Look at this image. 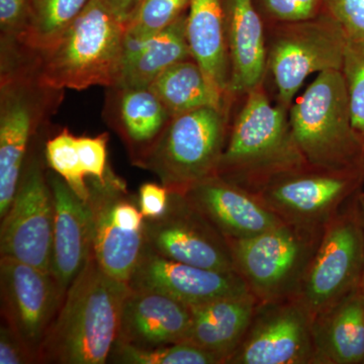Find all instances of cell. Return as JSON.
Masks as SVG:
<instances>
[{
  "label": "cell",
  "instance_id": "obj_1",
  "mask_svg": "<svg viewBox=\"0 0 364 364\" xmlns=\"http://www.w3.org/2000/svg\"><path fill=\"white\" fill-rule=\"evenodd\" d=\"M127 282L107 274L91 255L67 291L38 351V363L105 364L121 328Z\"/></svg>",
  "mask_w": 364,
  "mask_h": 364
},
{
  "label": "cell",
  "instance_id": "obj_2",
  "mask_svg": "<svg viewBox=\"0 0 364 364\" xmlns=\"http://www.w3.org/2000/svg\"><path fill=\"white\" fill-rule=\"evenodd\" d=\"M236 105L218 176L257 193L279 176L309 165L294 140L289 112L270 100L265 83Z\"/></svg>",
  "mask_w": 364,
  "mask_h": 364
},
{
  "label": "cell",
  "instance_id": "obj_3",
  "mask_svg": "<svg viewBox=\"0 0 364 364\" xmlns=\"http://www.w3.org/2000/svg\"><path fill=\"white\" fill-rule=\"evenodd\" d=\"M126 31L105 0H91L61 38L35 55L41 85L52 90L117 87L121 75Z\"/></svg>",
  "mask_w": 364,
  "mask_h": 364
},
{
  "label": "cell",
  "instance_id": "obj_4",
  "mask_svg": "<svg viewBox=\"0 0 364 364\" xmlns=\"http://www.w3.org/2000/svg\"><path fill=\"white\" fill-rule=\"evenodd\" d=\"M289 121L296 145L311 166L336 171L363 170L364 145L352 126L341 70L318 73L294 100Z\"/></svg>",
  "mask_w": 364,
  "mask_h": 364
},
{
  "label": "cell",
  "instance_id": "obj_5",
  "mask_svg": "<svg viewBox=\"0 0 364 364\" xmlns=\"http://www.w3.org/2000/svg\"><path fill=\"white\" fill-rule=\"evenodd\" d=\"M231 116L225 109L203 107L172 117L135 164L153 172L170 193L183 195L217 174Z\"/></svg>",
  "mask_w": 364,
  "mask_h": 364
},
{
  "label": "cell",
  "instance_id": "obj_6",
  "mask_svg": "<svg viewBox=\"0 0 364 364\" xmlns=\"http://www.w3.org/2000/svg\"><path fill=\"white\" fill-rule=\"evenodd\" d=\"M323 232L282 223L244 240H228L235 272L258 303L298 298Z\"/></svg>",
  "mask_w": 364,
  "mask_h": 364
},
{
  "label": "cell",
  "instance_id": "obj_7",
  "mask_svg": "<svg viewBox=\"0 0 364 364\" xmlns=\"http://www.w3.org/2000/svg\"><path fill=\"white\" fill-rule=\"evenodd\" d=\"M267 28V78L275 88L274 102L289 112L306 79L341 70L346 33L331 14ZM267 80V79H265Z\"/></svg>",
  "mask_w": 364,
  "mask_h": 364
},
{
  "label": "cell",
  "instance_id": "obj_8",
  "mask_svg": "<svg viewBox=\"0 0 364 364\" xmlns=\"http://www.w3.org/2000/svg\"><path fill=\"white\" fill-rule=\"evenodd\" d=\"M356 193L325 227L296 298L313 320L361 287L364 231Z\"/></svg>",
  "mask_w": 364,
  "mask_h": 364
},
{
  "label": "cell",
  "instance_id": "obj_9",
  "mask_svg": "<svg viewBox=\"0 0 364 364\" xmlns=\"http://www.w3.org/2000/svg\"><path fill=\"white\" fill-rule=\"evenodd\" d=\"M16 60L2 59L0 97V218L13 203L23 176L26 152L41 117L47 95L53 90L41 85L33 68Z\"/></svg>",
  "mask_w": 364,
  "mask_h": 364
},
{
  "label": "cell",
  "instance_id": "obj_10",
  "mask_svg": "<svg viewBox=\"0 0 364 364\" xmlns=\"http://www.w3.org/2000/svg\"><path fill=\"white\" fill-rule=\"evenodd\" d=\"M363 170L336 171L306 165L255 193L282 222L323 232L344 203L360 191Z\"/></svg>",
  "mask_w": 364,
  "mask_h": 364
},
{
  "label": "cell",
  "instance_id": "obj_11",
  "mask_svg": "<svg viewBox=\"0 0 364 364\" xmlns=\"http://www.w3.org/2000/svg\"><path fill=\"white\" fill-rule=\"evenodd\" d=\"M88 184L93 257L107 274L128 284L147 247L146 219L112 171L105 182Z\"/></svg>",
  "mask_w": 364,
  "mask_h": 364
},
{
  "label": "cell",
  "instance_id": "obj_12",
  "mask_svg": "<svg viewBox=\"0 0 364 364\" xmlns=\"http://www.w3.org/2000/svg\"><path fill=\"white\" fill-rule=\"evenodd\" d=\"M54 203L39 157L26 161L13 203L0 226V255L51 273Z\"/></svg>",
  "mask_w": 364,
  "mask_h": 364
},
{
  "label": "cell",
  "instance_id": "obj_13",
  "mask_svg": "<svg viewBox=\"0 0 364 364\" xmlns=\"http://www.w3.org/2000/svg\"><path fill=\"white\" fill-rule=\"evenodd\" d=\"M148 250L177 262L235 272L229 241L181 193H170L162 217L146 220Z\"/></svg>",
  "mask_w": 364,
  "mask_h": 364
},
{
  "label": "cell",
  "instance_id": "obj_14",
  "mask_svg": "<svg viewBox=\"0 0 364 364\" xmlns=\"http://www.w3.org/2000/svg\"><path fill=\"white\" fill-rule=\"evenodd\" d=\"M313 318L296 299L258 303L227 364H313Z\"/></svg>",
  "mask_w": 364,
  "mask_h": 364
},
{
  "label": "cell",
  "instance_id": "obj_15",
  "mask_svg": "<svg viewBox=\"0 0 364 364\" xmlns=\"http://www.w3.org/2000/svg\"><path fill=\"white\" fill-rule=\"evenodd\" d=\"M1 315L4 324L37 358L41 344L63 303L52 273L0 256Z\"/></svg>",
  "mask_w": 364,
  "mask_h": 364
},
{
  "label": "cell",
  "instance_id": "obj_16",
  "mask_svg": "<svg viewBox=\"0 0 364 364\" xmlns=\"http://www.w3.org/2000/svg\"><path fill=\"white\" fill-rule=\"evenodd\" d=\"M128 284L132 289L159 291L189 306L249 291L236 272L177 262L147 248Z\"/></svg>",
  "mask_w": 364,
  "mask_h": 364
},
{
  "label": "cell",
  "instance_id": "obj_17",
  "mask_svg": "<svg viewBox=\"0 0 364 364\" xmlns=\"http://www.w3.org/2000/svg\"><path fill=\"white\" fill-rule=\"evenodd\" d=\"M47 177L54 203L51 273L65 298L92 255V210L58 174L52 171Z\"/></svg>",
  "mask_w": 364,
  "mask_h": 364
},
{
  "label": "cell",
  "instance_id": "obj_18",
  "mask_svg": "<svg viewBox=\"0 0 364 364\" xmlns=\"http://www.w3.org/2000/svg\"><path fill=\"white\" fill-rule=\"evenodd\" d=\"M228 240H244L279 226L282 220L255 193L215 174L183 193Z\"/></svg>",
  "mask_w": 364,
  "mask_h": 364
},
{
  "label": "cell",
  "instance_id": "obj_19",
  "mask_svg": "<svg viewBox=\"0 0 364 364\" xmlns=\"http://www.w3.org/2000/svg\"><path fill=\"white\" fill-rule=\"evenodd\" d=\"M230 75L228 100L234 107L267 79V28L253 0H221Z\"/></svg>",
  "mask_w": 364,
  "mask_h": 364
},
{
  "label": "cell",
  "instance_id": "obj_20",
  "mask_svg": "<svg viewBox=\"0 0 364 364\" xmlns=\"http://www.w3.org/2000/svg\"><path fill=\"white\" fill-rule=\"evenodd\" d=\"M191 318V306L167 294L131 289L122 309L117 341L140 348L186 342Z\"/></svg>",
  "mask_w": 364,
  "mask_h": 364
},
{
  "label": "cell",
  "instance_id": "obj_21",
  "mask_svg": "<svg viewBox=\"0 0 364 364\" xmlns=\"http://www.w3.org/2000/svg\"><path fill=\"white\" fill-rule=\"evenodd\" d=\"M257 305L255 296L245 291L191 306L186 342L227 364L245 336Z\"/></svg>",
  "mask_w": 364,
  "mask_h": 364
},
{
  "label": "cell",
  "instance_id": "obj_22",
  "mask_svg": "<svg viewBox=\"0 0 364 364\" xmlns=\"http://www.w3.org/2000/svg\"><path fill=\"white\" fill-rule=\"evenodd\" d=\"M313 364L364 363L361 287L313 320Z\"/></svg>",
  "mask_w": 364,
  "mask_h": 364
},
{
  "label": "cell",
  "instance_id": "obj_23",
  "mask_svg": "<svg viewBox=\"0 0 364 364\" xmlns=\"http://www.w3.org/2000/svg\"><path fill=\"white\" fill-rule=\"evenodd\" d=\"M186 38L191 57L212 87L233 109L228 100L231 67L221 0H189Z\"/></svg>",
  "mask_w": 364,
  "mask_h": 364
},
{
  "label": "cell",
  "instance_id": "obj_24",
  "mask_svg": "<svg viewBox=\"0 0 364 364\" xmlns=\"http://www.w3.org/2000/svg\"><path fill=\"white\" fill-rule=\"evenodd\" d=\"M186 16L168 28L142 41L124 40L123 64L114 88L149 87L169 67L193 58L186 38Z\"/></svg>",
  "mask_w": 364,
  "mask_h": 364
},
{
  "label": "cell",
  "instance_id": "obj_25",
  "mask_svg": "<svg viewBox=\"0 0 364 364\" xmlns=\"http://www.w3.org/2000/svg\"><path fill=\"white\" fill-rule=\"evenodd\" d=\"M149 87L171 117L203 107L233 111L212 87L202 68L193 58L169 67Z\"/></svg>",
  "mask_w": 364,
  "mask_h": 364
},
{
  "label": "cell",
  "instance_id": "obj_26",
  "mask_svg": "<svg viewBox=\"0 0 364 364\" xmlns=\"http://www.w3.org/2000/svg\"><path fill=\"white\" fill-rule=\"evenodd\" d=\"M116 90L121 91L119 124L136 160L157 140L171 117L150 87Z\"/></svg>",
  "mask_w": 364,
  "mask_h": 364
},
{
  "label": "cell",
  "instance_id": "obj_27",
  "mask_svg": "<svg viewBox=\"0 0 364 364\" xmlns=\"http://www.w3.org/2000/svg\"><path fill=\"white\" fill-rule=\"evenodd\" d=\"M91 0H30L31 14L16 44L33 55L47 51L85 11Z\"/></svg>",
  "mask_w": 364,
  "mask_h": 364
},
{
  "label": "cell",
  "instance_id": "obj_28",
  "mask_svg": "<svg viewBox=\"0 0 364 364\" xmlns=\"http://www.w3.org/2000/svg\"><path fill=\"white\" fill-rule=\"evenodd\" d=\"M109 363L124 364H222L217 356L188 342L140 348L116 342Z\"/></svg>",
  "mask_w": 364,
  "mask_h": 364
},
{
  "label": "cell",
  "instance_id": "obj_29",
  "mask_svg": "<svg viewBox=\"0 0 364 364\" xmlns=\"http://www.w3.org/2000/svg\"><path fill=\"white\" fill-rule=\"evenodd\" d=\"M189 0H142L124 23L126 40L142 41L168 28L188 11Z\"/></svg>",
  "mask_w": 364,
  "mask_h": 364
},
{
  "label": "cell",
  "instance_id": "obj_30",
  "mask_svg": "<svg viewBox=\"0 0 364 364\" xmlns=\"http://www.w3.org/2000/svg\"><path fill=\"white\" fill-rule=\"evenodd\" d=\"M45 157L55 173L70 186L72 191L85 202L90 198V184L81 166L77 147V136L64 129L47 141Z\"/></svg>",
  "mask_w": 364,
  "mask_h": 364
},
{
  "label": "cell",
  "instance_id": "obj_31",
  "mask_svg": "<svg viewBox=\"0 0 364 364\" xmlns=\"http://www.w3.org/2000/svg\"><path fill=\"white\" fill-rule=\"evenodd\" d=\"M342 73L348 93L352 126L364 145V39L346 36Z\"/></svg>",
  "mask_w": 364,
  "mask_h": 364
},
{
  "label": "cell",
  "instance_id": "obj_32",
  "mask_svg": "<svg viewBox=\"0 0 364 364\" xmlns=\"http://www.w3.org/2000/svg\"><path fill=\"white\" fill-rule=\"evenodd\" d=\"M265 26L313 20L327 13L326 0H253Z\"/></svg>",
  "mask_w": 364,
  "mask_h": 364
},
{
  "label": "cell",
  "instance_id": "obj_33",
  "mask_svg": "<svg viewBox=\"0 0 364 364\" xmlns=\"http://www.w3.org/2000/svg\"><path fill=\"white\" fill-rule=\"evenodd\" d=\"M107 134L97 136H77V147L81 166L86 178L95 179L100 182L107 181L109 170L107 167Z\"/></svg>",
  "mask_w": 364,
  "mask_h": 364
},
{
  "label": "cell",
  "instance_id": "obj_34",
  "mask_svg": "<svg viewBox=\"0 0 364 364\" xmlns=\"http://www.w3.org/2000/svg\"><path fill=\"white\" fill-rule=\"evenodd\" d=\"M30 0H0L2 43H18L30 20Z\"/></svg>",
  "mask_w": 364,
  "mask_h": 364
},
{
  "label": "cell",
  "instance_id": "obj_35",
  "mask_svg": "<svg viewBox=\"0 0 364 364\" xmlns=\"http://www.w3.org/2000/svg\"><path fill=\"white\" fill-rule=\"evenodd\" d=\"M326 6L347 37L364 39V0H326Z\"/></svg>",
  "mask_w": 364,
  "mask_h": 364
},
{
  "label": "cell",
  "instance_id": "obj_36",
  "mask_svg": "<svg viewBox=\"0 0 364 364\" xmlns=\"http://www.w3.org/2000/svg\"><path fill=\"white\" fill-rule=\"evenodd\" d=\"M170 191L163 184L147 182L139 191V208L146 220L162 217L169 207Z\"/></svg>",
  "mask_w": 364,
  "mask_h": 364
},
{
  "label": "cell",
  "instance_id": "obj_37",
  "mask_svg": "<svg viewBox=\"0 0 364 364\" xmlns=\"http://www.w3.org/2000/svg\"><path fill=\"white\" fill-rule=\"evenodd\" d=\"M37 363V358L6 324L0 329V364Z\"/></svg>",
  "mask_w": 364,
  "mask_h": 364
},
{
  "label": "cell",
  "instance_id": "obj_38",
  "mask_svg": "<svg viewBox=\"0 0 364 364\" xmlns=\"http://www.w3.org/2000/svg\"><path fill=\"white\" fill-rule=\"evenodd\" d=\"M105 1L112 9V13L124 23L142 0H105Z\"/></svg>",
  "mask_w": 364,
  "mask_h": 364
},
{
  "label": "cell",
  "instance_id": "obj_39",
  "mask_svg": "<svg viewBox=\"0 0 364 364\" xmlns=\"http://www.w3.org/2000/svg\"><path fill=\"white\" fill-rule=\"evenodd\" d=\"M356 198H358L359 214H360L361 222H363V231H364V193L360 191L356 193ZM361 289H363L364 294V265H363V279H361Z\"/></svg>",
  "mask_w": 364,
  "mask_h": 364
},
{
  "label": "cell",
  "instance_id": "obj_40",
  "mask_svg": "<svg viewBox=\"0 0 364 364\" xmlns=\"http://www.w3.org/2000/svg\"><path fill=\"white\" fill-rule=\"evenodd\" d=\"M363 170H364V165H363Z\"/></svg>",
  "mask_w": 364,
  "mask_h": 364
}]
</instances>
